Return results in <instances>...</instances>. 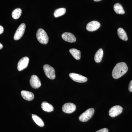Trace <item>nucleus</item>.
Here are the masks:
<instances>
[{"label": "nucleus", "instance_id": "1", "mask_svg": "<svg viewBox=\"0 0 132 132\" xmlns=\"http://www.w3.org/2000/svg\"><path fill=\"white\" fill-rule=\"evenodd\" d=\"M128 70V68L126 63L124 62H120L116 64L112 72V75L114 79H119L126 73Z\"/></svg>", "mask_w": 132, "mask_h": 132}, {"label": "nucleus", "instance_id": "2", "mask_svg": "<svg viewBox=\"0 0 132 132\" xmlns=\"http://www.w3.org/2000/svg\"><path fill=\"white\" fill-rule=\"evenodd\" d=\"M36 38L38 41L43 45L47 44L48 42V37L46 31L42 28L39 29L36 33Z\"/></svg>", "mask_w": 132, "mask_h": 132}, {"label": "nucleus", "instance_id": "3", "mask_svg": "<svg viewBox=\"0 0 132 132\" xmlns=\"http://www.w3.org/2000/svg\"><path fill=\"white\" fill-rule=\"evenodd\" d=\"M94 109H88L80 116L79 120L82 122H86L92 118L94 113Z\"/></svg>", "mask_w": 132, "mask_h": 132}, {"label": "nucleus", "instance_id": "4", "mask_svg": "<svg viewBox=\"0 0 132 132\" xmlns=\"http://www.w3.org/2000/svg\"><path fill=\"white\" fill-rule=\"evenodd\" d=\"M43 69L45 75L48 78L52 80L55 79V70L53 67L48 64H46L43 66Z\"/></svg>", "mask_w": 132, "mask_h": 132}, {"label": "nucleus", "instance_id": "5", "mask_svg": "<svg viewBox=\"0 0 132 132\" xmlns=\"http://www.w3.org/2000/svg\"><path fill=\"white\" fill-rule=\"evenodd\" d=\"M123 110V108L120 106L116 105L110 109L109 111V113L112 118H114L120 114L122 112Z\"/></svg>", "mask_w": 132, "mask_h": 132}, {"label": "nucleus", "instance_id": "6", "mask_svg": "<svg viewBox=\"0 0 132 132\" xmlns=\"http://www.w3.org/2000/svg\"><path fill=\"white\" fill-rule=\"evenodd\" d=\"M26 28V24L24 23H22L19 26L14 34V39L15 40H19L24 35Z\"/></svg>", "mask_w": 132, "mask_h": 132}, {"label": "nucleus", "instance_id": "7", "mask_svg": "<svg viewBox=\"0 0 132 132\" xmlns=\"http://www.w3.org/2000/svg\"><path fill=\"white\" fill-rule=\"evenodd\" d=\"M69 77L72 80L76 82H85L87 81V78L85 76L78 74L71 73L69 75Z\"/></svg>", "mask_w": 132, "mask_h": 132}, {"label": "nucleus", "instance_id": "8", "mask_svg": "<svg viewBox=\"0 0 132 132\" xmlns=\"http://www.w3.org/2000/svg\"><path fill=\"white\" fill-rule=\"evenodd\" d=\"M29 59L28 57H25L22 58L18 63L17 69L18 71H21L24 70L28 66Z\"/></svg>", "mask_w": 132, "mask_h": 132}, {"label": "nucleus", "instance_id": "9", "mask_svg": "<svg viewBox=\"0 0 132 132\" xmlns=\"http://www.w3.org/2000/svg\"><path fill=\"white\" fill-rule=\"evenodd\" d=\"M30 84L31 86L35 89L39 88L41 86L39 78L36 75H33L31 76L30 80Z\"/></svg>", "mask_w": 132, "mask_h": 132}, {"label": "nucleus", "instance_id": "10", "mask_svg": "<svg viewBox=\"0 0 132 132\" xmlns=\"http://www.w3.org/2000/svg\"><path fill=\"white\" fill-rule=\"evenodd\" d=\"M76 109V106L72 103H67L64 104L62 107V110L66 113H71Z\"/></svg>", "mask_w": 132, "mask_h": 132}, {"label": "nucleus", "instance_id": "11", "mask_svg": "<svg viewBox=\"0 0 132 132\" xmlns=\"http://www.w3.org/2000/svg\"><path fill=\"white\" fill-rule=\"evenodd\" d=\"M101 24L98 22L94 21L89 22L86 26V29L90 32L96 31L100 27Z\"/></svg>", "mask_w": 132, "mask_h": 132}, {"label": "nucleus", "instance_id": "12", "mask_svg": "<svg viewBox=\"0 0 132 132\" xmlns=\"http://www.w3.org/2000/svg\"><path fill=\"white\" fill-rule=\"evenodd\" d=\"M62 38L65 41L70 43H73L76 41V38L72 33L65 32L62 35Z\"/></svg>", "mask_w": 132, "mask_h": 132}, {"label": "nucleus", "instance_id": "13", "mask_svg": "<svg viewBox=\"0 0 132 132\" xmlns=\"http://www.w3.org/2000/svg\"><path fill=\"white\" fill-rule=\"evenodd\" d=\"M22 97L26 100L31 101L34 98V95L32 92L29 91L23 90L21 92Z\"/></svg>", "mask_w": 132, "mask_h": 132}, {"label": "nucleus", "instance_id": "14", "mask_svg": "<svg viewBox=\"0 0 132 132\" xmlns=\"http://www.w3.org/2000/svg\"><path fill=\"white\" fill-rule=\"evenodd\" d=\"M41 107L43 110L45 112H50L54 111L53 106L46 102H43L42 103Z\"/></svg>", "mask_w": 132, "mask_h": 132}, {"label": "nucleus", "instance_id": "15", "mask_svg": "<svg viewBox=\"0 0 132 132\" xmlns=\"http://www.w3.org/2000/svg\"><path fill=\"white\" fill-rule=\"evenodd\" d=\"M103 50L102 48H100L98 51L96 52L94 56V60L97 63H99L101 61L103 58Z\"/></svg>", "mask_w": 132, "mask_h": 132}, {"label": "nucleus", "instance_id": "16", "mask_svg": "<svg viewBox=\"0 0 132 132\" xmlns=\"http://www.w3.org/2000/svg\"><path fill=\"white\" fill-rule=\"evenodd\" d=\"M113 9L114 12L118 14H123L125 13V11L123 6L120 3H117L115 4L114 6Z\"/></svg>", "mask_w": 132, "mask_h": 132}, {"label": "nucleus", "instance_id": "17", "mask_svg": "<svg viewBox=\"0 0 132 132\" xmlns=\"http://www.w3.org/2000/svg\"><path fill=\"white\" fill-rule=\"evenodd\" d=\"M118 36L120 39L124 41L128 40V37L126 33L125 30L121 28H118Z\"/></svg>", "mask_w": 132, "mask_h": 132}, {"label": "nucleus", "instance_id": "18", "mask_svg": "<svg viewBox=\"0 0 132 132\" xmlns=\"http://www.w3.org/2000/svg\"><path fill=\"white\" fill-rule=\"evenodd\" d=\"M69 52L73 57L76 60H79L80 59L81 52L79 50L75 48H71L69 50Z\"/></svg>", "mask_w": 132, "mask_h": 132}, {"label": "nucleus", "instance_id": "19", "mask_svg": "<svg viewBox=\"0 0 132 132\" xmlns=\"http://www.w3.org/2000/svg\"><path fill=\"white\" fill-rule=\"evenodd\" d=\"M32 118L35 122L39 126L43 127L45 125L44 122L40 117L36 114H32Z\"/></svg>", "mask_w": 132, "mask_h": 132}, {"label": "nucleus", "instance_id": "20", "mask_svg": "<svg viewBox=\"0 0 132 132\" xmlns=\"http://www.w3.org/2000/svg\"><path fill=\"white\" fill-rule=\"evenodd\" d=\"M66 12V10L64 8H61L56 9L55 11L54 15L55 18H57L59 16H62L65 14Z\"/></svg>", "mask_w": 132, "mask_h": 132}, {"label": "nucleus", "instance_id": "21", "mask_svg": "<svg viewBox=\"0 0 132 132\" xmlns=\"http://www.w3.org/2000/svg\"><path fill=\"white\" fill-rule=\"evenodd\" d=\"M22 10L21 9L17 8L13 11L12 13V16L13 19H18L21 15Z\"/></svg>", "mask_w": 132, "mask_h": 132}, {"label": "nucleus", "instance_id": "22", "mask_svg": "<svg viewBox=\"0 0 132 132\" xmlns=\"http://www.w3.org/2000/svg\"><path fill=\"white\" fill-rule=\"evenodd\" d=\"M96 132H108V130L106 128H104L97 131Z\"/></svg>", "mask_w": 132, "mask_h": 132}, {"label": "nucleus", "instance_id": "23", "mask_svg": "<svg viewBox=\"0 0 132 132\" xmlns=\"http://www.w3.org/2000/svg\"><path fill=\"white\" fill-rule=\"evenodd\" d=\"M128 90L130 92H132V80L130 81L128 86Z\"/></svg>", "mask_w": 132, "mask_h": 132}, {"label": "nucleus", "instance_id": "24", "mask_svg": "<svg viewBox=\"0 0 132 132\" xmlns=\"http://www.w3.org/2000/svg\"><path fill=\"white\" fill-rule=\"evenodd\" d=\"M4 31V28L2 26H0V35L2 34Z\"/></svg>", "mask_w": 132, "mask_h": 132}, {"label": "nucleus", "instance_id": "25", "mask_svg": "<svg viewBox=\"0 0 132 132\" xmlns=\"http://www.w3.org/2000/svg\"><path fill=\"white\" fill-rule=\"evenodd\" d=\"M3 48V46L1 43H0V50L2 49Z\"/></svg>", "mask_w": 132, "mask_h": 132}, {"label": "nucleus", "instance_id": "26", "mask_svg": "<svg viewBox=\"0 0 132 132\" xmlns=\"http://www.w3.org/2000/svg\"><path fill=\"white\" fill-rule=\"evenodd\" d=\"M94 1L95 2H99L100 1H101L102 0H94Z\"/></svg>", "mask_w": 132, "mask_h": 132}]
</instances>
